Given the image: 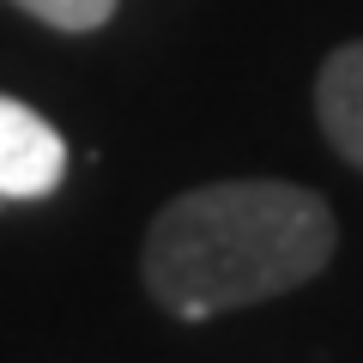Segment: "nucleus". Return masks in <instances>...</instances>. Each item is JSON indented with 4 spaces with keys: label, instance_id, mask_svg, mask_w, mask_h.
Segmentation results:
<instances>
[{
    "label": "nucleus",
    "instance_id": "f257e3e1",
    "mask_svg": "<svg viewBox=\"0 0 363 363\" xmlns=\"http://www.w3.org/2000/svg\"><path fill=\"white\" fill-rule=\"evenodd\" d=\"M333 248L339 224L321 194L279 176H236L188 188L157 212L140 279L176 321H212L309 285Z\"/></svg>",
    "mask_w": 363,
    "mask_h": 363
},
{
    "label": "nucleus",
    "instance_id": "f03ea898",
    "mask_svg": "<svg viewBox=\"0 0 363 363\" xmlns=\"http://www.w3.org/2000/svg\"><path fill=\"white\" fill-rule=\"evenodd\" d=\"M67 176V140L18 97H0V200H43Z\"/></svg>",
    "mask_w": 363,
    "mask_h": 363
},
{
    "label": "nucleus",
    "instance_id": "7ed1b4c3",
    "mask_svg": "<svg viewBox=\"0 0 363 363\" xmlns=\"http://www.w3.org/2000/svg\"><path fill=\"white\" fill-rule=\"evenodd\" d=\"M315 116L321 133L351 169H363V37L327 55L321 79H315Z\"/></svg>",
    "mask_w": 363,
    "mask_h": 363
},
{
    "label": "nucleus",
    "instance_id": "20e7f679",
    "mask_svg": "<svg viewBox=\"0 0 363 363\" xmlns=\"http://www.w3.org/2000/svg\"><path fill=\"white\" fill-rule=\"evenodd\" d=\"M13 6L30 13L37 25H49V30H67V37L109 25V13H116V0H13Z\"/></svg>",
    "mask_w": 363,
    "mask_h": 363
}]
</instances>
